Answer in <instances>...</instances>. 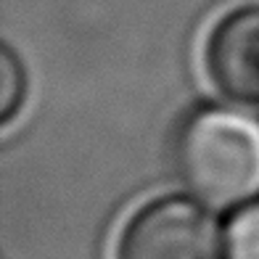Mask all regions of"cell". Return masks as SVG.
<instances>
[{
	"label": "cell",
	"instance_id": "1",
	"mask_svg": "<svg viewBox=\"0 0 259 259\" xmlns=\"http://www.w3.org/2000/svg\"><path fill=\"white\" fill-rule=\"evenodd\" d=\"M175 167L198 201L241 206L259 193V122L230 109H201L183 122Z\"/></svg>",
	"mask_w": 259,
	"mask_h": 259
},
{
	"label": "cell",
	"instance_id": "2",
	"mask_svg": "<svg viewBox=\"0 0 259 259\" xmlns=\"http://www.w3.org/2000/svg\"><path fill=\"white\" fill-rule=\"evenodd\" d=\"M206 206L185 196L143 204L124 222L114 259H228L225 233Z\"/></svg>",
	"mask_w": 259,
	"mask_h": 259
},
{
	"label": "cell",
	"instance_id": "3",
	"mask_svg": "<svg viewBox=\"0 0 259 259\" xmlns=\"http://www.w3.org/2000/svg\"><path fill=\"white\" fill-rule=\"evenodd\" d=\"M204 64L225 98L259 106V6L235 8L211 27Z\"/></svg>",
	"mask_w": 259,
	"mask_h": 259
},
{
	"label": "cell",
	"instance_id": "4",
	"mask_svg": "<svg viewBox=\"0 0 259 259\" xmlns=\"http://www.w3.org/2000/svg\"><path fill=\"white\" fill-rule=\"evenodd\" d=\"M228 259H259V198L243 204L225 230Z\"/></svg>",
	"mask_w": 259,
	"mask_h": 259
},
{
	"label": "cell",
	"instance_id": "5",
	"mask_svg": "<svg viewBox=\"0 0 259 259\" xmlns=\"http://www.w3.org/2000/svg\"><path fill=\"white\" fill-rule=\"evenodd\" d=\"M0 77H3V88H0V119L8 124L19 111L21 98H24V72L16 61V56L11 48H3L0 58Z\"/></svg>",
	"mask_w": 259,
	"mask_h": 259
}]
</instances>
